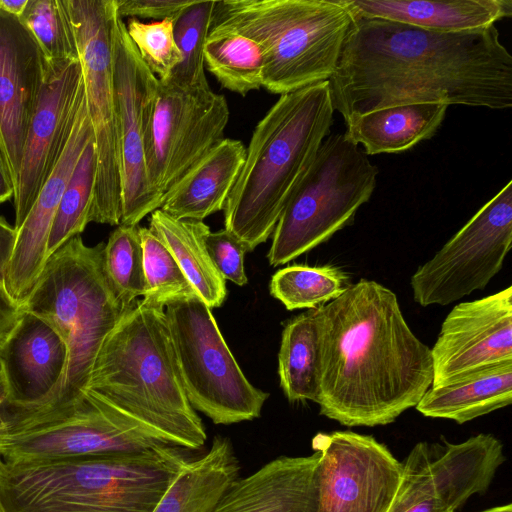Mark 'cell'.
I'll return each instance as SVG.
<instances>
[{
    "label": "cell",
    "mask_w": 512,
    "mask_h": 512,
    "mask_svg": "<svg viewBox=\"0 0 512 512\" xmlns=\"http://www.w3.org/2000/svg\"><path fill=\"white\" fill-rule=\"evenodd\" d=\"M329 85L344 121L418 103L503 110L512 107V56L495 25L444 33L358 17Z\"/></svg>",
    "instance_id": "obj_1"
},
{
    "label": "cell",
    "mask_w": 512,
    "mask_h": 512,
    "mask_svg": "<svg viewBox=\"0 0 512 512\" xmlns=\"http://www.w3.org/2000/svg\"><path fill=\"white\" fill-rule=\"evenodd\" d=\"M317 311L321 415L374 427L419 403L433 382L431 348L412 332L392 290L361 279Z\"/></svg>",
    "instance_id": "obj_2"
},
{
    "label": "cell",
    "mask_w": 512,
    "mask_h": 512,
    "mask_svg": "<svg viewBox=\"0 0 512 512\" xmlns=\"http://www.w3.org/2000/svg\"><path fill=\"white\" fill-rule=\"evenodd\" d=\"M184 450L3 461L0 501L6 512H152L189 461Z\"/></svg>",
    "instance_id": "obj_3"
},
{
    "label": "cell",
    "mask_w": 512,
    "mask_h": 512,
    "mask_svg": "<svg viewBox=\"0 0 512 512\" xmlns=\"http://www.w3.org/2000/svg\"><path fill=\"white\" fill-rule=\"evenodd\" d=\"M87 389L186 450L206 439L188 401L164 309L136 301L105 338Z\"/></svg>",
    "instance_id": "obj_4"
},
{
    "label": "cell",
    "mask_w": 512,
    "mask_h": 512,
    "mask_svg": "<svg viewBox=\"0 0 512 512\" xmlns=\"http://www.w3.org/2000/svg\"><path fill=\"white\" fill-rule=\"evenodd\" d=\"M329 81L282 94L255 126L224 211V229L253 251L272 236L294 188L330 134Z\"/></svg>",
    "instance_id": "obj_5"
},
{
    "label": "cell",
    "mask_w": 512,
    "mask_h": 512,
    "mask_svg": "<svg viewBox=\"0 0 512 512\" xmlns=\"http://www.w3.org/2000/svg\"><path fill=\"white\" fill-rule=\"evenodd\" d=\"M104 246L103 242L88 246L80 235L71 238L48 257L21 305L58 331L66 343L68 359L61 382L48 403L38 412L15 420L40 416L76 401L87 389L105 338L129 309L108 278Z\"/></svg>",
    "instance_id": "obj_6"
},
{
    "label": "cell",
    "mask_w": 512,
    "mask_h": 512,
    "mask_svg": "<svg viewBox=\"0 0 512 512\" xmlns=\"http://www.w3.org/2000/svg\"><path fill=\"white\" fill-rule=\"evenodd\" d=\"M352 22L342 0H220L209 34L259 43L262 87L282 95L331 79Z\"/></svg>",
    "instance_id": "obj_7"
},
{
    "label": "cell",
    "mask_w": 512,
    "mask_h": 512,
    "mask_svg": "<svg viewBox=\"0 0 512 512\" xmlns=\"http://www.w3.org/2000/svg\"><path fill=\"white\" fill-rule=\"evenodd\" d=\"M378 168L344 133H330L291 193L267 258L286 264L350 225L376 187Z\"/></svg>",
    "instance_id": "obj_8"
},
{
    "label": "cell",
    "mask_w": 512,
    "mask_h": 512,
    "mask_svg": "<svg viewBox=\"0 0 512 512\" xmlns=\"http://www.w3.org/2000/svg\"><path fill=\"white\" fill-rule=\"evenodd\" d=\"M164 312L193 409L214 424L258 418L269 394L248 381L198 294L172 300Z\"/></svg>",
    "instance_id": "obj_9"
},
{
    "label": "cell",
    "mask_w": 512,
    "mask_h": 512,
    "mask_svg": "<svg viewBox=\"0 0 512 512\" xmlns=\"http://www.w3.org/2000/svg\"><path fill=\"white\" fill-rule=\"evenodd\" d=\"M82 67L85 100L93 127L97 176L90 222L119 225L121 180L113 80L115 0H62Z\"/></svg>",
    "instance_id": "obj_10"
},
{
    "label": "cell",
    "mask_w": 512,
    "mask_h": 512,
    "mask_svg": "<svg viewBox=\"0 0 512 512\" xmlns=\"http://www.w3.org/2000/svg\"><path fill=\"white\" fill-rule=\"evenodd\" d=\"M164 444L172 445L86 389L70 405L10 423L3 461L135 453Z\"/></svg>",
    "instance_id": "obj_11"
},
{
    "label": "cell",
    "mask_w": 512,
    "mask_h": 512,
    "mask_svg": "<svg viewBox=\"0 0 512 512\" xmlns=\"http://www.w3.org/2000/svg\"><path fill=\"white\" fill-rule=\"evenodd\" d=\"M512 244V181L411 276L415 302L445 306L483 290Z\"/></svg>",
    "instance_id": "obj_12"
},
{
    "label": "cell",
    "mask_w": 512,
    "mask_h": 512,
    "mask_svg": "<svg viewBox=\"0 0 512 512\" xmlns=\"http://www.w3.org/2000/svg\"><path fill=\"white\" fill-rule=\"evenodd\" d=\"M229 117L226 98L210 86L180 87L159 81L145 144L147 175L157 194L164 198L224 139Z\"/></svg>",
    "instance_id": "obj_13"
},
{
    "label": "cell",
    "mask_w": 512,
    "mask_h": 512,
    "mask_svg": "<svg viewBox=\"0 0 512 512\" xmlns=\"http://www.w3.org/2000/svg\"><path fill=\"white\" fill-rule=\"evenodd\" d=\"M113 80L121 180L120 224L137 226L160 209L163 197L148 179L146 133L159 80L141 59L121 18L116 22Z\"/></svg>",
    "instance_id": "obj_14"
},
{
    "label": "cell",
    "mask_w": 512,
    "mask_h": 512,
    "mask_svg": "<svg viewBox=\"0 0 512 512\" xmlns=\"http://www.w3.org/2000/svg\"><path fill=\"white\" fill-rule=\"evenodd\" d=\"M504 460L503 445L491 434L440 449L419 442L402 462V481L390 512H455L489 488Z\"/></svg>",
    "instance_id": "obj_15"
},
{
    "label": "cell",
    "mask_w": 512,
    "mask_h": 512,
    "mask_svg": "<svg viewBox=\"0 0 512 512\" xmlns=\"http://www.w3.org/2000/svg\"><path fill=\"white\" fill-rule=\"evenodd\" d=\"M317 512H390L403 464L373 436L352 431L318 433Z\"/></svg>",
    "instance_id": "obj_16"
},
{
    "label": "cell",
    "mask_w": 512,
    "mask_h": 512,
    "mask_svg": "<svg viewBox=\"0 0 512 512\" xmlns=\"http://www.w3.org/2000/svg\"><path fill=\"white\" fill-rule=\"evenodd\" d=\"M84 93L79 59L47 61L45 81L28 127L14 188L16 230L61 157Z\"/></svg>",
    "instance_id": "obj_17"
},
{
    "label": "cell",
    "mask_w": 512,
    "mask_h": 512,
    "mask_svg": "<svg viewBox=\"0 0 512 512\" xmlns=\"http://www.w3.org/2000/svg\"><path fill=\"white\" fill-rule=\"evenodd\" d=\"M431 356L432 387L512 363V287L454 306L441 325Z\"/></svg>",
    "instance_id": "obj_18"
},
{
    "label": "cell",
    "mask_w": 512,
    "mask_h": 512,
    "mask_svg": "<svg viewBox=\"0 0 512 512\" xmlns=\"http://www.w3.org/2000/svg\"><path fill=\"white\" fill-rule=\"evenodd\" d=\"M46 71L47 60L33 35L19 17L0 8V148L14 188Z\"/></svg>",
    "instance_id": "obj_19"
},
{
    "label": "cell",
    "mask_w": 512,
    "mask_h": 512,
    "mask_svg": "<svg viewBox=\"0 0 512 512\" xmlns=\"http://www.w3.org/2000/svg\"><path fill=\"white\" fill-rule=\"evenodd\" d=\"M67 359L68 349L58 331L21 308L14 329L0 347V372L7 389L6 419L41 410L58 388Z\"/></svg>",
    "instance_id": "obj_20"
},
{
    "label": "cell",
    "mask_w": 512,
    "mask_h": 512,
    "mask_svg": "<svg viewBox=\"0 0 512 512\" xmlns=\"http://www.w3.org/2000/svg\"><path fill=\"white\" fill-rule=\"evenodd\" d=\"M93 140L94 132L84 93L61 157L41 188L29 214L17 230L4 289L20 307L33 290L48 259V235L64 190L84 149Z\"/></svg>",
    "instance_id": "obj_21"
},
{
    "label": "cell",
    "mask_w": 512,
    "mask_h": 512,
    "mask_svg": "<svg viewBox=\"0 0 512 512\" xmlns=\"http://www.w3.org/2000/svg\"><path fill=\"white\" fill-rule=\"evenodd\" d=\"M319 453L281 456L238 479L214 512H317Z\"/></svg>",
    "instance_id": "obj_22"
},
{
    "label": "cell",
    "mask_w": 512,
    "mask_h": 512,
    "mask_svg": "<svg viewBox=\"0 0 512 512\" xmlns=\"http://www.w3.org/2000/svg\"><path fill=\"white\" fill-rule=\"evenodd\" d=\"M353 19L376 18L455 33L483 29L512 16L511 0H342Z\"/></svg>",
    "instance_id": "obj_23"
},
{
    "label": "cell",
    "mask_w": 512,
    "mask_h": 512,
    "mask_svg": "<svg viewBox=\"0 0 512 512\" xmlns=\"http://www.w3.org/2000/svg\"><path fill=\"white\" fill-rule=\"evenodd\" d=\"M245 156L240 140L222 139L166 192L160 209L175 219L197 221L223 210Z\"/></svg>",
    "instance_id": "obj_24"
},
{
    "label": "cell",
    "mask_w": 512,
    "mask_h": 512,
    "mask_svg": "<svg viewBox=\"0 0 512 512\" xmlns=\"http://www.w3.org/2000/svg\"><path fill=\"white\" fill-rule=\"evenodd\" d=\"M448 106L418 103L386 107L352 115L344 135L362 146L365 154L401 153L432 138L440 128Z\"/></svg>",
    "instance_id": "obj_25"
},
{
    "label": "cell",
    "mask_w": 512,
    "mask_h": 512,
    "mask_svg": "<svg viewBox=\"0 0 512 512\" xmlns=\"http://www.w3.org/2000/svg\"><path fill=\"white\" fill-rule=\"evenodd\" d=\"M238 475L231 442L216 436L206 454L184 465L152 512H214Z\"/></svg>",
    "instance_id": "obj_26"
},
{
    "label": "cell",
    "mask_w": 512,
    "mask_h": 512,
    "mask_svg": "<svg viewBox=\"0 0 512 512\" xmlns=\"http://www.w3.org/2000/svg\"><path fill=\"white\" fill-rule=\"evenodd\" d=\"M511 402L512 363H506L449 385L431 386L415 408L426 417L463 424Z\"/></svg>",
    "instance_id": "obj_27"
},
{
    "label": "cell",
    "mask_w": 512,
    "mask_h": 512,
    "mask_svg": "<svg viewBox=\"0 0 512 512\" xmlns=\"http://www.w3.org/2000/svg\"><path fill=\"white\" fill-rule=\"evenodd\" d=\"M149 229L168 248L205 304L210 309L220 307L227 289L205 245L209 227L203 221L175 219L157 209L151 213Z\"/></svg>",
    "instance_id": "obj_28"
},
{
    "label": "cell",
    "mask_w": 512,
    "mask_h": 512,
    "mask_svg": "<svg viewBox=\"0 0 512 512\" xmlns=\"http://www.w3.org/2000/svg\"><path fill=\"white\" fill-rule=\"evenodd\" d=\"M280 386L290 402H318L321 378V328L317 307L284 326L278 353Z\"/></svg>",
    "instance_id": "obj_29"
},
{
    "label": "cell",
    "mask_w": 512,
    "mask_h": 512,
    "mask_svg": "<svg viewBox=\"0 0 512 512\" xmlns=\"http://www.w3.org/2000/svg\"><path fill=\"white\" fill-rule=\"evenodd\" d=\"M204 63L220 85L241 96L262 87L264 51L259 43L237 33L209 34Z\"/></svg>",
    "instance_id": "obj_30"
},
{
    "label": "cell",
    "mask_w": 512,
    "mask_h": 512,
    "mask_svg": "<svg viewBox=\"0 0 512 512\" xmlns=\"http://www.w3.org/2000/svg\"><path fill=\"white\" fill-rule=\"evenodd\" d=\"M97 176L95 140L80 156L54 215L47 241V257L71 238L80 235L88 223Z\"/></svg>",
    "instance_id": "obj_31"
},
{
    "label": "cell",
    "mask_w": 512,
    "mask_h": 512,
    "mask_svg": "<svg viewBox=\"0 0 512 512\" xmlns=\"http://www.w3.org/2000/svg\"><path fill=\"white\" fill-rule=\"evenodd\" d=\"M348 286L347 276L337 267L295 264L274 273L270 293L292 311L324 305L340 296Z\"/></svg>",
    "instance_id": "obj_32"
},
{
    "label": "cell",
    "mask_w": 512,
    "mask_h": 512,
    "mask_svg": "<svg viewBox=\"0 0 512 512\" xmlns=\"http://www.w3.org/2000/svg\"><path fill=\"white\" fill-rule=\"evenodd\" d=\"M214 6L215 0H193L175 16L174 37L181 54V62L165 82L180 87L209 86L204 70V46L211 27Z\"/></svg>",
    "instance_id": "obj_33"
},
{
    "label": "cell",
    "mask_w": 512,
    "mask_h": 512,
    "mask_svg": "<svg viewBox=\"0 0 512 512\" xmlns=\"http://www.w3.org/2000/svg\"><path fill=\"white\" fill-rule=\"evenodd\" d=\"M104 264L116 294L126 306L145 295L143 248L138 225L119 224L112 231L104 246Z\"/></svg>",
    "instance_id": "obj_34"
},
{
    "label": "cell",
    "mask_w": 512,
    "mask_h": 512,
    "mask_svg": "<svg viewBox=\"0 0 512 512\" xmlns=\"http://www.w3.org/2000/svg\"><path fill=\"white\" fill-rule=\"evenodd\" d=\"M143 248L146 293L143 304L164 309L172 300L197 294L175 258L147 227H139Z\"/></svg>",
    "instance_id": "obj_35"
},
{
    "label": "cell",
    "mask_w": 512,
    "mask_h": 512,
    "mask_svg": "<svg viewBox=\"0 0 512 512\" xmlns=\"http://www.w3.org/2000/svg\"><path fill=\"white\" fill-rule=\"evenodd\" d=\"M19 19L33 35L48 62L79 59L62 0H28Z\"/></svg>",
    "instance_id": "obj_36"
},
{
    "label": "cell",
    "mask_w": 512,
    "mask_h": 512,
    "mask_svg": "<svg viewBox=\"0 0 512 512\" xmlns=\"http://www.w3.org/2000/svg\"><path fill=\"white\" fill-rule=\"evenodd\" d=\"M175 16L150 23L130 18L126 24L128 36L141 59L161 82H165L181 62L174 37Z\"/></svg>",
    "instance_id": "obj_37"
},
{
    "label": "cell",
    "mask_w": 512,
    "mask_h": 512,
    "mask_svg": "<svg viewBox=\"0 0 512 512\" xmlns=\"http://www.w3.org/2000/svg\"><path fill=\"white\" fill-rule=\"evenodd\" d=\"M208 254L220 275L238 286L247 284L244 268L245 245L226 229L209 232L205 238Z\"/></svg>",
    "instance_id": "obj_38"
},
{
    "label": "cell",
    "mask_w": 512,
    "mask_h": 512,
    "mask_svg": "<svg viewBox=\"0 0 512 512\" xmlns=\"http://www.w3.org/2000/svg\"><path fill=\"white\" fill-rule=\"evenodd\" d=\"M193 0H115L118 16L165 19L177 15Z\"/></svg>",
    "instance_id": "obj_39"
},
{
    "label": "cell",
    "mask_w": 512,
    "mask_h": 512,
    "mask_svg": "<svg viewBox=\"0 0 512 512\" xmlns=\"http://www.w3.org/2000/svg\"><path fill=\"white\" fill-rule=\"evenodd\" d=\"M21 314V307L6 293L0 284V347L14 329Z\"/></svg>",
    "instance_id": "obj_40"
},
{
    "label": "cell",
    "mask_w": 512,
    "mask_h": 512,
    "mask_svg": "<svg viewBox=\"0 0 512 512\" xmlns=\"http://www.w3.org/2000/svg\"><path fill=\"white\" fill-rule=\"evenodd\" d=\"M16 238L17 230L0 215V284L3 287Z\"/></svg>",
    "instance_id": "obj_41"
},
{
    "label": "cell",
    "mask_w": 512,
    "mask_h": 512,
    "mask_svg": "<svg viewBox=\"0 0 512 512\" xmlns=\"http://www.w3.org/2000/svg\"><path fill=\"white\" fill-rule=\"evenodd\" d=\"M14 185L0 148V204L13 198Z\"/></svg>",
    "instance_id": "obj_42"
},
{
    "label": "cell",
    "mask_w": 512,
    "mask_h": 512,
    "mask_svg": "<svg viewBox=\"0 0 512 512\" xmlns=\"http://www.w3.org/2000/svg\"><path fill=\"white\" fill-rule=\"evenodd\" d=\"M7 403V389L4 378L0 372V464L3 462V449L8 435V426L5 418Z\"/></svg>",
    "instance_id": "obj_43"
},
{
    "label": "cell",
    "mask_w": 512,
    "mask_h": 512,
    "mask_svg": "<svg viewBox=\"0 0 512 512\" xmlns=\"http://www.w3.org/2000/svg\"><path fill=\"white\" fill-rule=\"evenodd\" d=\"M27 2L28 0H0V8L14 16L20 17L27 5Z\"/></svg>",
    "instance_id": "obj_44"
},
{
    "label": "cell",
    "mask_w": 512,
    "mask_h": 512,
    "mask_svg": "<svg viewBox=\"0 0 512 512\" xmlns=\"http://www.w3.org/2000/svg\"><path fill=\"white\" fill-rule=\"evenodd\" d=\"M483 512H512V505L511 504L502 505V506L495 507V508H492V509H489V510H486Z\"/></svg>",
    "instance_id": "obj_45"
},
{
    "label": "cell",
    "mask_w": 512,
    "mask_h": 512,
    "mask_svg": "<svg viewBox=\"0 0 512 512\" xmlns=\"http://www.w3.org/2000/svg\"><path fill=\"white\" fill-rule=\"evenodd\" d=\"M0 512H6L4 507H3V505H2V503H1V501H0Z\"/></svg>",
    "instance_id": "obj_46"
}]
</instances>
